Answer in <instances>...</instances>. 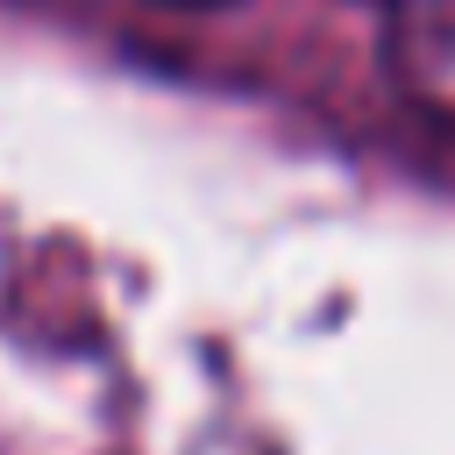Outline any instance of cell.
<instances>
[{"instance_id":"2","label":"cell","mask_w":455,"mask_h":455,"mask_svg":"<svg viewBox=\"0 0 455 455\" xmlns=\"http://www.w3.org/2000/svg\"><path fill=\"white\" fill-rule=\"evenodd\" d=\"M164 7H213V0H164Z\"/></svg>"},{"instance_id":"1","label":"cell","mask_w":455,"mask_h":455,"mask_svg":"<svg viewBox=\"0 0 455 455\" xmlns=\"http://www.w3.org/2000/svg\"><path fill=\"white\" fill-rule=\"evenodd\" d=\"M391 71L427 114L455 121V0H398L391 7Z\"/></svg>"},{"instance_id":"3","label":"cell","mask_w":455,"mask_h":455,"mask_svg":"<svg viewBox=\"0 0 455 455\" xmlns=\"http://www.w3.org/2000/svg\"><path fill=\"white\" fill-rule=\"evenodd\" d=\"M384 7H398V0H384Z\"/></svg>"}]
</instances>
